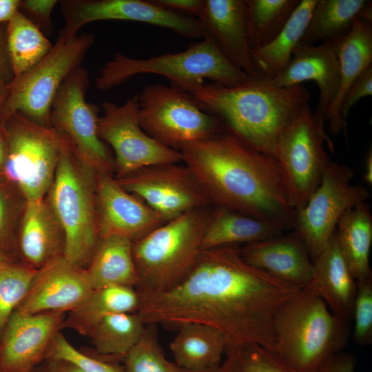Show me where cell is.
Here are the masks:
<instances>
[{"label": "cell", "instance_id": "5b68a950", "mask_svg": "<svg viewBox=\"0 0 372 372\" xmlns=\"http://www.w3.org/2000/svg\"><path fill=\"white\" fill-rule=\"evenodd\" d=\"M187 211L167 220L132 244L140 294L167 291L190 271L201 251V242L214 209Z\"/></svg>", "mask_w": 372, "mask_h": 372}, {"label": "cell", "instance_id": "e575fe53", "mask_svg": "<svg viewBox=\"0 0 372 372\" xmlns=\"http://www.w3.org/2000/svg\"><path fill=\"white\" fill-rule=\"evenodd\" d=\"M251 50L265 46L283 29L300 0H245Z\"/></svg>", "mask_w": 372, "mask_h": 372}, {"label": "cell", "instance_id": "d6a6232c", "mask_svg": "<svg viewBox=\"0 0 372 372\" xmlns=\"http://www.w3.org/2000/svg\"><path fill=\"white\" fill-rule=\"evenodd\" d=\"M6 26L7 50L16 78L44 58L53 45L41 29L19 10Z\"/></svg>", "mask_w": 372, "mask_h": 372}, {"label": "cell", "instance_id": "b9f144b4", "mask_svg": "<svg viewBox=\"0 0 372 372\" xmlns=\"http://www.w3.org/2000/svg\"><path fill=\"white\" fill-rule=\"evenodd\" d=\"M57 3L56 0L20 1L19 10L39 29L48 28L51 25V13Z\"/></svg>", "mask_w": 372, "mask_h": 372}, {"label": "cell", "instance_id": "db71d44e", "mask_svg": "<svg viewBox=\"0 0 372 372\" xmlns=\"http://www.w3.org/2000/svg\"><path fill=\"white\" fill-rule=\"evenodd\" d=\"M7 265H8V263L6 261V260L1 256H0V269L2 267H4Z\"/></svg>", "mask_w": 372, "mask_h": 372}, {"label": "cell", "instance_id": "83f0119b", "mask_svg": "<svg viewBox=\"0 0 372 372\" xmlns=\"http://www.w3.org/2000/svg\"><path fill=\"white\" fill-rule=\"evenodd\" d=\"M132 244L123 237L99 238L86 269L94 289L110 286L134 288L138 285L139 278Z\"/></svg>", "mask_w": 372, "mask_h": 372}, {"label": "cell", "instance_id": "ab89813d", "mask_svg": "<svg viewBox=\"0 0 372 372\" xmlns=\"http://www.w3.org/2000/svg\"><path fill=\"white\" fill-rule=\"evenodd\" d=\"M352 318L354 320L353 340L360 346H366L372 341V277L356 281Z\"/></svg>", "mask_w": 372, "mask_h": 372}, {"label": "cell", "instance_id": "ffe728a7", "mask_svg": "<svg viewBox=\"0 0 372 372\" xmlns=\"http://www.w3.org/2000/svg\"><path fill=\"white\" fill-rule=\"evenodd\" d=\"M280 87H291L313 81L319 90L314 116L324 124L340 92L341 75L333 46L322 43L314 45L300 41L287 65L271 79Z\"/></svg>", "mask_w": 372, "mask_h": 372}, {"label": "cell", "instance_id": "5bb4252c", "mask_svg": "<svg viewBox=\"0 0 372 372\" xmlns=\"http://www.w3.org/2000/svg\"><path fill=\"white\" fill-rule=\"evenodd\" d=\"M101 106L99 134L114 152L118 178L149 166L183 162L179 151L161 144L141 127L138 94L121 105L105 101Z\"/></svg>", "mask_w": 372, "mask_h": 372}, {"label": "cell", "instance_id": "9a60e30c", "mask_svg": "<svg viewBox=\"0 0 372 372\" xmlns=\"http://www.w3.org/2000/svg\"><path fill=\"white\" fill-rule=\"evenodd\" d=\"M65 26L59 37L77 35L83 25L94 21L122 20L147 23L169 29L189 39H204L205 29L194 17L143 0H68L61 3Z\"/></svg>", "mask_w": 372, "mask_h": 372}, {"label": "cell", "instance_id": "52a82bcc", "mask_svg": "<svg viewBox=\"0 0 372 372\" xmlns=\"http://www.w3.org/2000/svg\"><path fill=\"white\" fill-rule=\"evenodd\" d=\"M96 174L76 157L65 141L48 191V203L63 232V256L80 267L91 260L99 240Z\"/></svg>", "mask_w": 372, "mask_h": 372}, {"label": "cell", "instance_id": "f1b7e54d", "mask_svg": "<svg viewBox=\"0 0 372 372\" xmlns=\"http://www.w3.org/2000/svg\"><path fill=\"white\" fill-rule=\"evenodd\" d=\"M285 231L277 225L236 211L214 207L201 242V250L245 245L271 238Z\"/></svg>", "mask_w": 372, "mask_h": 372}, {"label": "cell", "instance_id": "f5cc1de1", "mask_svg": "<svg viewBox=\"0 0 372 372\" xmlns=\"http://www.w3.org/2000/svg\"><path fill=\"white\" fill-rule=\"evenodd\" d=\"M218 369H219V366H216V367H214V368H211L208 369H205V370H201V371H187V370H184V369H181V370H182V372H218Z\"/></svg>", "mask_w": 372, "mask_h": 372}, {"label": "cell", "instance_id": "ee69618b", "mask_svg": "<svg viewBox=\"0 0 372 372\" xmlns=\"http://www.w3.org/2000/svg\"><path fill=\"white\" fill-rule=\"evenodd\" d=\"M11 205L8 193L0 185V244L8 236L11 223Z\"/></svg>", "mask_w": 372, "mask_h": 372}, {"label": "cell", "instance_id": "9c48e42d", "mask_svg": "<svg viewBox=\"0 0 372 372\" xmlns=\"http://www.w3.org/2000/svg\"><path fill=\"white\" fill-rule=\"evenodd\" d=\"M1 125L8 144L5 176L18 186L26 201L43 199L54 180L64 140L52 127L37 125L20 114Z\"/></svg>", "mask_w": 372, "mask_h": 372}, {"label": "cell", "instance_id": "ba28073f", "mask_svg": "<svg viewBox=\"0 0 372 372\" xmlns=\"http://www.w3.org/2000/svg\"><path fill=\"white\" fill-rule=\"evenodd\" d=\"M94 41L90 33L66 39L59 37L44 58L8 84L0 125L10 116L20 114L37 125L51 127L53 100L65 79L81 67Z\"/></svg>", "mask_w": 372, "mask_h": 372}, {"label": "cell", "instance_id": "8d00e7d4", "mask_svg": "<svg viewBox=\"0 0 372 372\" xmlns=\"http://www.w3.org/2000/svg\"><path fill=\"white\" fill-rule=\"evenodd\" d=\"M137 343L126 353L125 372H182L167 359L157 338L155 326L147 324Z\"/></svg>", "mask_w": 372, "mask_h": 372}, {"label": "cell", "instance_id": "bcb514c9", "mask_svg": "<svg viewBox=\"0 0 372 372\" xmlns=\"http://www.w3.org/2000/svg\"><path fill=\"white\" fill-rule=\"evenodd\" d=\"M355 367L353 354L341 351L330 360L321 372H354Z\"/></svg>", "mask_w": 372, "mask_h": 372}, {"label": "cell", "instance_id": "ac0fdd59", "mask_svg": "<svg viewBox=\"0 0 372 372\" xmlns=\"http://www.w3.org/2000/svg\"><path fill=\"white\" fill-rule=\"evenodd\" d=\"M94 290L86 269L59 256L37 269L30 289L15 311L36 314L71 311Z\"/></svg>", "mask_w": 372, "mask_h": 372}, {"label": "cell", "instance_id": "d4e9b609", "mask_svg": "<svg viewBox=\"0 0 372 372\" xmlns=\"http://www.w3.org/2000/svg\"><path fill=\"white\" fill-rule=\"evenodd\" d=\"M177 329L170 349L178 366L187 371H201L220 365L228 346L221 331L199 322L185 323Z\"/></svg>", "mask_w": 372, "mask_h": 372}, {"label": "cell", "instance_id": "d6986e66", "mask_svg": "<svg viewBox=\"0 0 372 372\" xmlns=\"http://www.w3.org/2000/svg\"><path fill=\"white\" fill-rule=\"evenodd\" d=\"M63 313L48 311L10 317L0 349L1 372H31L46 355L63 325Z\"/></svg>", "mask_w": 372, "mask_h": 372}, {"label": "cell", "instance_id": "8992f818", "mask_svg": "<svg viewBox=\"0 0 372 372\" xmlns=\"http://www.w3.org/2000/svg\"><path fill=\"white\" fill-rule=\"evenodd\" d=\"M165 76L172 86L189 92L204 84L231 86L249 76L234 65L221 52L210 37L190 45L185 50L148 58H132L118 53L100 70L96 87L107 91L138 74Z\"/></svg>", "mask_w": 372, "mask_h": 372}, {"label": "cell", "instance_id": "7a4b0ae2", "mask_svg": "<svg viewBox=\"0 0 372 372\" xmlns=\"http://www.w3.org/2000/svg\"><path fill=\"white\" fill-rule=\"evenodd\" d=\"M211 205L293 230L296 209L272 156L249 146L225 127L178 150Z\"/></svg>", "mask_w": 372, "mask_h": 372}, {"label": "cell", "instance_id": "4dcf8cb0", "mask_svg": "<svg viewBox=\"0 0 372 372\" xmlns=\"http://www.w3.org/2000/svg\"><path fill=\"white\" fill-rule=\"evenodd\" d=\"M139 294L132 287L110 286L94 289L63 324L82 335H89L105 317L120 313H137Z\"/></svg>", "mask_w": 372, "mask_h": 372}, {"label": "cell", "instance_id": "f907efd6", "mask_svg": "<svg viewBox=\"0 0 372 372\" xmlns=\"http://www.w3.org/2000/svg\"><path fill=\"white\" fill-rule=\"evenodd\" d=\"M363 178L364 182L369 185H372V150L370 149L366 154L365 163H364V171L363 173Z\"/></svg>", "mask_w": 372, "mask_h": 372}, {"label": "cell", "instance_id": "c3c4849f", "mask_svg": "<svg viewBox=\"0 0 372 372\" xmlns=\"http://www.w3.org/2000/svg\"><path fill=\"white\" fill-rule=\"evenodd\" d=\"M49 372H83L74 364L63 360H53Z\"/></svg>", "mask_w": 372, "mask_h": 372}, {"label": "cell", "instance_id": "7dc6e473", "mask_svg": "<svg viewBox=\"0 0 372 372\" xmlns=\"http://www.w3.org/2000/svg\"><path fill=\"white\" fill-rule=\"evenodd\" d=\"M19 0H0V24L6 23L19 10Z\"/></svg>", "mask_w": 372, "mask_h": 372}, {"label": "cell", "instance_id": "1f68e13d", "mask_svg": "<svg viewBox=\"0 0 372 372\" xmlns=\"http://www.w3.org/2000/svg\"><path fill=\"white\" fill-rule=\"evenodd\" d=\"M317 0H300L290 19L269 43L251 50L258 74L272 79L290 61L292 53L302 41Z\"/></svg>", "mask_w": 372, "mask_h": 372}, {"label": "cell", "instance_id": "277c9868", "mask_svg": "<svg viewBox=\"0 0 372 372\" xmlns=\"http://www.w3.org/2000/svg\"><path fill=\"white\" fill-rule=\"evenodd\" d=\"M273 330L272 353L299 372H321L342 351L349 333V322L332 313L323 299L308 287L278 308Z\"/></svg>", "mask_w": 372, "mask_h": 372}, {"label": "cell", "instance_id": "f546056e", "mask_svg": "<svg viewBox=\"0 0 372 372\" xmlns=\"http://www.w3.org/2000/svg\"><path fill=\"white\" fill-rule=\"evenodd\" d=\"M336 52L340 70L341 85L338 96L327 122L329 131L338 135L337 109L340 101L349 85L369 65H372V22L357 19L347 37L331 44Z\"/></svg>", "mask_w": 372, "mask_h": 372}, {"label": "cell", "instance_id": "3957f363", "mask_svg": "<svg viewBox=\"0 0 372 372\" xmlns=\"http://www.w3.org/2000/svg\"><path fill=\"white\" fill-rule=\"evenodd\" d=\"M188 92L243 142L272 156L281 134L311 99L302 84L280 87L259 74L237 85L204 83Z\"/></svg>", "mask_w": 372, "mask_h": 372}, {"label": "cell", "instance_id": "74e56055", "mask_svg": "<svg viewBox=\"0 0 372 372\" xmlns=\"http://www.w3.org/2000/svg\"><path fill=\"white\" fill-rule=\"evenodd\" d=\"M37 271L10 264L0 269V330L26 296Z\"/></svg>", "mask_w": 372, "mask_h": 372}, {"label": "cell", "instance_id": "484cf974", "mask_svg": "<svg viewBox=\"0 0 372 372\" xmlns=\"http://www.w3.org/2000/svg\"><path fill=\"white\" fill-rule=\"evenodd\" d=\"M358 18L372 22L371 1L317 0L302 41L335 44L348 35Z\"/></svg>", "mask_w": 372, "mask_h": 372}, {"label": "cell", "instance_id": "e0dca14e", "mask_svg": "<svg viewBox=\"0 0 372 372\" xmlns=\"http://www.w3.org/2000/svg\"><path fill=\"white\" fill-rule=\"evenodd\" d=\"M96 205L99 238L119 236L134 242L167 222L110 173L96 174Z\"/></svg>", "mask_w": 372, "mask_h": 372}, {"label": "cell", "instance_id": "603a6c76", "mask_svg": "<svg viewBox=\"0 0 372 372\" xmlns=\"http://www.w3.org/2000/svg\"><path fill=\"white\" fill-rule=\"evenodd\" d=\"M313 262V276L306 287L320 296L332 313L349 322L352 318L357 285L340 252L335 234Z\"/></svg>", "mask_w": 372, "mask_h": 372}, {"label": "cell", "instance_id": "681fc988", "mask_svg": "<svg viewBox=\"0 0 372 372\" xmlns=\"http://www.w3.org/2000/svg\"><path fill=\"white\" fill-rule=\"evenodd\" d=\"M8 154V144L5 132L0 125V171L3 169Z\"/></svg>", "mask_w": 372, "mask_h": 372}, {"label": "cell", "instance_id": "816d5d0a", "mask_svg": "<svg viewBox=\"0 0 372 372\" xmlns=\"http://www.w3.org/2000/svg\"><path fill=\"white\" fill-rule=\"evenodd\" d=\"M8 84L0 80V113L8 94Z\"/></svg>", "mask_w": 372, "mask_h": 372}, {"label": "cell", "instance_id": "4316f807", "mask_svg": "<svg viewBox=\"0 0 372 372\" xmlns=\"http://www.w3.org/2000/svg\"><path fill=\"white\" fill-rule=\"evenodd\" d=\"M335 236L340 252L356 281L372 277L369 265L372 215L366 203L347 209L340 218Z\"/></svg>", "mask_w": 372, "mask_h": 372}, {"label": "cell", "instance_id": "2e32d148", "mask_svg": "<svg viewBox=\"0 0 372 372\" xmlns=\"http://www.w3.org/2000/svg\"><path fill=\"white\" fill-rule=\"evenodd\" d=\"M179 163L146 167L116 180L167 221L211 205L191 170Z\"/></svg>", "mask_w": 372, "mask_h": 372}, {"label": "cell", "instance_id": "f6af8a7d", "mask_svg": "<svg viewBox=\"0 0 372 372\" xmlns=\"http://www.w3.org/2000/svg\"><path fill=\"white\" fill-rule=\"evenodd\" d=\"M0 24V80L9 84L14 79L6 43V26Z\"/></svg>", "mask_w": 372, "mask_h": 372}, {"label": "cell", "instance_id": "f35d334b", "mask_svg": "<svg viewBox=\"0 0 372 372\" xmlns=\"http://www.w3.org/2000/svg\"><path fill=\"white\" fill-rule=\"evenodd\" d=\"M47 354L53 360L68 362L83 372H125L124 368L117 364L80 352L59 332L53 338Z\"/></svg>", "mask_w": 372, "mask_h": 372}, {"label": "cell", "instance_id": "8fae6325", "mask_svg": "<svg viewBox=\"0 0 372 372\" xmlns=\"http://www.w3.org/2000/svg\"><path fill=\"white\" fill-rule=\"evenodd\" d=\"M324 144L333 152L324 124L308 106L285 129L276 145L273 157L283 172L296 211L305 206L331 162Z\"/></svg>", "mask_w": 372, "mask_h": 372}, {"label": "cell", "instance_id": "6da1fadb", "mask_svg": "<svg viewBox=\"0 0 372 372\" xmlns=\"http://www.w3.org/2000/svg\"><path fill=\"white\" fill-rule=\"evenodd\" d=\"M300 289L249 265L239 245L222 246L201 250L190 271L172 288L138 293L137 313L145 324L214 327L225 336L227 350L251 342L273 352L275 313Z\"/></svg>", "mask_w": 372, "mask_h": 372}, {"label": "cell", "instance_id": "44dd1931", "mask_svg": "<svg viewBox=\"0 0 372 372\" xmlns=\"http://www.w3.org/2000/svg\"><path fill=\"white\" fill-rule=\"evenodd\" d=\"M198 19L234 65L249 76L258 74L247 39L245 0H204Z\"/></svg>", "mask_w": 372, "mask_h": 372}, {"label": "cell", "instance_id": "7402d4cb", "mask_svg": "<svg viewBox=\"0 0 372 372\" xmlns=\"http://www.w3.org/2000/svg\"><path fill=\"white\" fill-rule=\"evenodd\" d=\"M240 251L249 265L280 280L304 288L312 280L313 262L293 232L244 245Z\"/></svg>", "mask_w": 372, "mask_h": 372}, {"label": "cell", "instance_id": "7bdbcfd3", "mask_svg": "<svg viewBox=\"0 0 372 372\" xmlns=\"http://www.w3.org/2000/svg\"><path fill=\"white\" fill-rule=\"evenodd\" d=\"M156 4L167 10L182 14L199 17L204 0H152Z\"/></svg>", "mask_w": 372, "mask_h": 372}, {"label": "cell", "instance_id": "4fadbf2b", "mask_svg": "<svg viewBox=\"0 0 372 372\" xmlns=\"http://www.w3.org/2000/svg\"><path fill=\"white\" fill-rule=\"evenodd\" d=\"M354 174L351 167L331 161L318 189L296 212L293 232L302 241L312 261L329 244L342 214L366 203L371 196L366 187L351 183Z\"/></svg>", "mask_w": 372, "mask_h": 372}, {"label": "cell", "instance_id": "836d02e7", "mask_svg": "<svg viewBox=\"0 0 372 372\" xmlns=\"http://www.w3.org/2000/svg\"><path fill=\"white\" fill-rule=\"evenodd\" d=\"M145 329V324L137 313H120L103 319L89 336L99 355L124 359L139 340Z\"/></svg>", "mask_w": 372, "mask_h": 372}, {"label": "cell", "instance_id": "30bf717a", "mask_svg": "<svg viewBox=\"0 0 372 372\" xmlns=\"http://www.w3.org/2000/svg\"><path fill=\"white\" fill-rule=\"evenodd\" d=\"M138 121L142 129L161 144L176 149L209 137L223 129L222 122L203 110L187 92L153 84L138 93Z\"/></svg>", "mask_w": 372, "mask_h": 372}, {"label": "cell", "instance_id": "7c38bea8", "mask_svg": "<svg viewBox=\"0 0 372 372\" xmlns=\"http://www.w3.org/2000/svg\"><path fill=\"white\" fill-rule=\"evenodd\" d=\"M88 85V74L82 67L65 79L51 105L50 125L85 165L96 173L111 174L114 158L99 134V109L85 99Z\"/></svg>", "mask_w": 372, "mask_h": 372}, {"label": "cell", "instance_id": "60d3db41", "mask_svg": "<svg viewBox=\"0 0 372 372\" xmlns=\"http://www.w3.org/2000/svg\"><path fill=\"white\" fill-rule=\"evenodd\" d=\"M372 95V65L367 67L347 89L337 109V127L339 134L347 136V118L353 106L361 99Z\"/></svg>", "mask_w": 372, "mask_h": 372}, {"label": "cell", "instance_id": "d590c367", "mask_svg": "<svg viewBox=\"0 0 372 372\" xmlns=\"http://www.w3.org/2000/svg\"><path fill=\"white\" fill-rule=\"evenodd\" d=\"M218 372H299L256 343H243L226 351Z\"/></svg>", "mask_w": 372, "mask_h": 372}, {"label": "cell", "instance_id": "cb8c5ba5", "mask_svg": "<svg viewBox=\"0 0 372 372\" xmlns=\"http://www.w3.org/2000/svg\"><path fill=\"white\" fill-rule=\"evenodd\" d=\"M64 236L48 201H26L20 234L23 255L30 266L41 268L61 256Z\"/></svg>", "mask_w": 372, "mask_h": 372}]
</instances>
